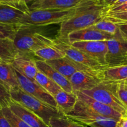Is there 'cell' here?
I'll list each match as a JSON object with an SVG mask.
<instances>
[{
  "instance_id": "20",
  "label": "cell",
  "mask_w": 127,
  "mask_h": 127,
  "mask_svg": "<svg viewBox=\"0 0 127 127\" xmlns=\"http://www.w3.org/2000/svg\"><path fill=\"white\" fill-rule=\"evenodd\" d=\"M26 11L16 7L0 4V22L21 26V22Z\"/></svg>"
},
{
  "instance_id": "31",
  "label": "cell",
  "mask_w": 127,
  "mask_h": 127,
  "mask_svg": "<svg viewBox=\"0 0 127 127\" xmlns=\"http://www.w3.org/2000/svg\"><path fill=\"white\" fill-rule=\"evenodd\" d=\"M0 4L16 7L26 12L30 11L29 7L27 6L24 0H0Z\"/></svg>"
},
{
  "instance_id": "6",
  "label": "cell",
  "mask_w": 127,
  "mask_h": 127,
  "mask_svg": "<svg viewBox=\"0 0 127 127\" xmlns=\"http://www.w3.org/2000/svg\"><path fill=\"white\" fill-rule=\"evenodd\" d=\"M117 86V82L103 81L95 88L81 92L95 100L111 107L124 116L127 115V109L119 99Z\"/></svg>"
},
{
  "instance_id": "22",
  "label": "cell",
  "mask_w": 127,
  "mask_h": 127,
  "mask_svg": "<svg viewBox=\"0 0 127 127\" xmlns=\"http://www.w3.org/2000/svg\"><path fill=\"white\" fill-rule=\"evenodd\" d=\"M100 74L103 81L120 83L127 79V64L106 67L100 72Z\"/></svg>"
},
{
  "instance_id": "4",
  "label": "cell",
  "mask_w": 127,
  "mask_h": 127,
  "mask_svg": "<svg viewBox=\"0 0 127 127\" xmlns=\"http://www.w3.org/2000/svg\"><path fill=\"white\" fill-rule=\"evenodd\" d=\"M10 94L14 102L38 115L48 125L52 117L64 116L58 109L25 93L21 88L12 91Z\"/></svg>"
},
{
  "instance_id": "38",
  "label": "cell",
  "mask_w": 127,
  "mask_h": 127,
  "mask_svg": "<svg viewBox=\"0 0 127 127\" xmlns=\"http://www.w3.org/2000/svg\"><path fill=\"white\" fill-rule=\"evenodd\" d=\"M118 0H102V2L105 6L107 7H111Z\"/></svg>"
},
{
  "instance_id": "30",
  "label": "cell",
  "mask_w": 127,
  "mask_h": 127,
  "mask_svg": "<svg viewBox=\"0 0 127 127\" xmlns=\"http://www.w3.org/2000/svg\"><path fill=\"white\" fill-rule=\"evenodd\" d=\"M13 103L10 92L0 84V110L9 107Z\"/></svg>"
},
{
  "instance_id": "3",
  "label": "cell",
  "mask_w": 127,
  "mask_h": 127,
  "mask_svg": "<svg viewBox=\"0 0 127 127\" xmlns=\"http://www.w3.org/2000/svg\"><path fill=\"white\" fill-rule=\"evenodd\" d=\"M77 8L69 10H30L22 19L21 26L44 27L51 24H62L74 16Z\"/></svg>"
},
{
  "instance_id": "37",
  "label": "cell",
  "mask_w": 127,
  "mask_h": 127,
  "mask_svg": "<svg viewBox=\"0 0 127 127\" xmlns=\"http://www.w3.org/2000/svg\"><path fill=\"white\" fill-rule=\"evenodd\" d=\"M118 127H127V115H124L119 120L118 123Z\"/></svg>"
},
{
  "instance_id": "7",
  "label": "cell",
  "mask_w": 127,
  "mask_h": 127,
  "mask_svg": "<svg viewBox=\"0 0 127 127\" xmlns=\"http://www.w3.org/2000/svg\"><path fill=\"white\" fill-rule=\"evenodd\" d=\"M106 42L107 67L127 64V40L120 29L112 38Z\"/></svg>"
},
{
  "instance_id": "11",
  "label": "cell",
  "mask_w": 127,
  "mask_h": 127,
  "mask_svg": "<svg viewBox=\"0 0 127 127\" xmlns=\"http://www.w3.org/2000/svg\"><path fill=\"white\" fill-rule=\"evenodd\" d=\"M74 48H78L106 68V55L107 45L106 40L77 42L72 43Z\"/></svg>"
},
{
  "instance_id": "10",
  "label": "cell",
  "mask_w": 127,
  "mask_h": 127,
  "mask_svg": "<svg viewBox=\"0 0 127 127\" xmlns=\"http://www.w3.org/2000/svg\"><path fill=\"white\" fill-rule=\"evenodd\" d=\"M69 81L73 93H78L95 88L103 81V79L100 77V72L81 71L73 74Z\"/></svg>"
},
{
  "instance_id": "25",
  "label": "cell",
  "mask_w": 127,
  "mask_h": 127,
  "mask_svg": "<svg viewBox=\"0 0 127 127\" xmlns=\"http://www.w3.org/2000/svg\"><path fill=\"white\" fill-rule=\"evenodd\" d=\"M35 81L53 96L62 89L55 82L39 71L36 75Z\"/></svg>"
},
{
  "instance_id": "28",
  "label": "cell",
  "mask_w": 127,
  "mask_h": 127,
  "mask_svg": "<svg viewBox=\"0 0 127 127\" xmlns=\"http://www.w3.org/2000/svg\"><path fill=\"white\" fill-rule=\"evenodd\" d=\"M2 112L11 124V127H31L21 118L12 112L9 107L2 109Z\"/></svg>"
},
{
  "instance_id": "14",
  "label": "cell",
  "mask_w": 127,
  "mask_h": 127,
  "mask_svg": "<svg viewBox=\"0 0 127 127\" xmlns=\"http://www.w3.org/2000/svg\"><path fill=\"white\" fill-rule=\"evenodd\" d=\"M54 69L58 71L62 75L69 80L73 74L81 71H97L88 67L76 63L67 57L54 60L45 62ZM100 72V71H97Z\"/></svg>"
},
{
  "instance_id": "13",
  "label": "cell",
  "mask_w": 127,
  "mask_h": 127,
  "mask_svg": "<svg viewBox=\"0 0 127 127\" xmlns=\"http://www.w3.org/2000/svg\"><path fill=\"white\" fill-rule=\"evenodd\" d=\"M74 93L76 94L78 100L84 103L91 110L99 115L105 117L115 119L117 121H119L123 117V115L120 112L112 108L111 107L95 100L93 98L86 95L82 92H78V93Z\"/></svg>"
},
{
  "instance_id": "41",
  "label": "cell",
  "mask_w": 127,
  "mask_h": 127,
  "mask_svg": "<svg viewBox=\"0 0 127 127\" xmlns=\"http://www.w3.org/2000/svg\"><path fill=\"white\" fill-rule=\"evenodd\" d=\"M120 83H123V84H125V85H127V79H125V80L123 81H122V82H120Z\"/></svg>"
},
{
  "instance_id": "5",
  "label": "cell",
  "mask_w": 127,
  "mask_h": 127,
  "mask_svg": "<svg viewBox=\"0 0 127 127\" xmlns=\"http://www.w3.org/2000/svg\"><path fill=\"white\" fill-rule=\"evenodd\" d=\"M64 116L89 127H117L119 122L96 114L79 100L71 111L64 114Z\"/></svg>"
},
{
  "instance_id": "21",
  "label": "cell",
  "mask_w": 127,
  "mask_h": 127,
  "mask_svg": "<svg viewBox=\"0 0 127 127\" xmlns=\"http://www.w3.org/2000/svg\"><path fill=\"white\" fill-rule=\"evenodd\" d=\"M58 109L63 114L71 111L78 100V96L74 93H68L62 89L54 95Z\"/></svg>"
},
{
  "instance_id": "24",
  "label": "cell",
  "mask_w": 127,
  "mask_h": 127,
  "mask_svg": "<svg viewBox=\"0 0 127 127\" xmlns=\"http://www.w3.org/2000/svg\"><path fill=\"white\" fill-rule=\"evenodd\" d=\"M38 60L44 62L60 59L65 57L64 53L55 46H49L36 51L33 53Z\"/></svg>"
},
{
  "instance_id": "15",
  "label": "cell",
  "mask_w": 127,
  "mask_h": 127,
  "mask_svg": "<svg viewBox=\"0 0 127 127\" xmlns=\"http://www.w3.org/2000/svg\"><path fill=\"white\" fill-rule=\"evenodd\" d=\"M35 58L28 55L18 53L12 63V66L17 72L26 78L35 81L38 70Z\"/></svg>"
},
{
  "instance_id": "1",
  "label": "cell",
  "mask_w": 127,
  "mask_h": 127,
  "mask_svg": "<svg viewBox=\"0 0 127 127\" xmlns=\"http://www.w3.org/2000/svg\"><path fill=\"white\" fill-rule=\"evenodd\" d=\"M107 7L102 0H91L77 8L74 16L61 24L58 37L68 42V35L74 31L88 28L105 17Z\"/></svg>"
},
{
  "instance_id": "26",
  "label": "cell",
  "mask_w": 127,
  "mask_h": 127,
  "mask_svg": "<svg viewBox=\"0 0 127 127\" xmlns=\"http://www.w3.org/2000/svg\"><path fill=\"white\" fill-rule=\"evenodd\" d=\"M92 28L100 31L101 32L109 33L112 35H114L119 31V26L115 22L110 21L106 17L97 23L91 26Z\"/></svg>"
},
{
  "instance_id": "43",
  "label": "cell",
  "mask_w": 127,
  "mask_h": 127,
  "mask_svg": "<svg viewBox=\"0 0 127 127\" xmlns=\"http://www.w3.org/2000/svg\"></svg>"
},
{
  "instance_id": "29",
  "label": "cell",
  "mask_w": 127,
  "mask_h": 127,
  "mask_svg": "<svg viewBox=\"0 0 127 127\" xmlns=\"http://www.w3.org/2000/svg\"><path fill=\"white\" fill-rule=\"evenodd\" d=\"M21 26L0 22V38H8L14 41L16 33Z\"/></svg>"
},
{
  "instance_id": "23",
  "label": "cell",
  "mask_w": 127,
  "mask_h": 127,
  "mask_svg": "<svg viewBox=\"0 0 127 127\" xmlns=\"http://www.w3.org/2000/svg\"><path fill=\"white\" fill-rule=\"evenodd\" d=\"M18 54L14 41L8 38H0V63L12 64Z\"/></svg>"
},
{
  "instance_id": "32",
  "label": "cell",
  "mask_w": 127,
  "mask_h": 127,
  "mask_svg": "<svg viewBox=\"0 0 127 127\" xmlns=\"http://www.w3.org/2000/svg\"><path fill=\"white\" fill-rule=\"evenodd\" d=\"M117 93L120 101L127 109V88L122 83H118Z\"/></svg>"
},
{
  "instance_id": "33",
  "label": "cell",
  "mask_w": 127,
  "mask_h": 127,
  "mask_svg": "<svg viewBox=\"0 0 127 127\" xmlns=\"http://www.w3.org/2000/svg\"><path fill=\"white\" fill-rule=\"evenodd\" d=\"M125 12H127V1L118 6L107 7L106 16Z\"/></svg>"
},
{
  "instance_id": "35",
  "label": "cell",
  "mask_w": 127,
  "mask_h": 127,
  "mask_svg": "<svg viewBox=\"0 0 127 127\" xmlns=\"http://www.w3.org/2000/svg\"><path fill=\"white\" fill-rule=\"evenodd\" d=\"M0 127H11V124L2 113V110H0Z\"/></svg>"
},
{
  "instance_id": "42",
  "label": "cell",
  "mask_w": 127,
  "mask_h": 127,
  "mask_svg": "<svg viewBox=\"0 0 127 127\" xmlns=\"http://www.w3.org/2000/svg\"><path fill=\"white\" fill-rule=\"evenodd\" d=\"M125 86H127V85H125Z\"/></svg>"
},
{
  "instance_id": "8",
  "label": "cell",
  "mask_w": 127,
  "mask_h": 127,
  "mask_svg": "<svg viewBox=\"0 0 127 127\" xmlns=\"http://www.w3.org/2000/svg\"><path fill=\"white\" fill-rule=\"evenodd\" d=\"M53 45L62 50L66 57H68L76 63L83 64L97 71H101L104 68H105V67L102 66L99 62L78 48H74L70 43L63 40L62 38H60L59 37L54 38Z\"/></svg>"
},
{
  "instance_id": "34",
  "label": "cell",
  "mask_w": 127,
  "mask_h": 127,
  "mask_svg": "<svg viewBox=\"0 0 127 127\" xmlns=\"http://www.w3.org/2000/svg\"><path fill=\"white\" fill-rule=\"evenodd\" d=\"M105 17L114 22H127V12L108 15Z\"/></svg>"
},
{
  "instance_id": "39",
  "label": "cell",
  "mask_w": 127,
  "mask_h": 127,
  "mask_svg": "<svg viewBox=\"0 0 127 127\" xmlns=\"http://www.w3.org/2000/svg\"><path fill=\"white\" fill-rule=\"evenodd\" d=\"M127 0H118L116 2H115V4H114V5H113V6H118V5H120V4H122V3H124V2H127ZM111 6V7H112Z\"/></svg>"
},
{
  "instance_id": "12",
  "label": "cell",
  "mask_w": 127,
  "mask_h": 127,
  "mask_svg": "<svg viewBox=\"0 0 127 127\" xmlns=\"http://www.w3.org/2000/svg\"><path fill=\"white\" fill-rule=\"evenodd\" d=\"M91 0H36L29 6L30 10L75 9Z\"/></svg>"
},
{
  "instance_id": "2",
  "label": "cell",
  "mask_w": 127,
  "mask_h": 127,
  "mask_svg": "<svg viewBox=\"0 0 127 127\" xmlns=\"http://www.w3.org/2000/svg\"><path fill=\"white\" fill-rule=\"evenodd\" d=\"M41 27H20L14 40L18 53L32 56L37 59L33 55L34 52L45 47L53 45L54 39L45 34Z\"/></svg>"
},
{
  "instance_id": "9",
  "label": "cell",
  "mask_w": 127,
  "mask_h": 127,
  "mask_svg": "<svg viewBox=\"0 0 127 127\" xmlns=\"http://www.w3.org/2000/svg\"><path fill=\"white\" fill-rule=\"evenodd\" d=\"M16 72L19 83L20 88L23 91L39 99L41 101L48 104L50 106L58 109L57 102H56L54 97L53 95H51L49 93L45 90L35 81H33L26 78L16 70Z\"/></svg>"
},
{
  "instance_id": "40",
  "label": "cell",
  "mask_w": 127,
  "mask_h": 127,
  "mask_svg": "<svg viewBox=\"0 0 127 127\" xmlns=\"http://www.w3.org/2000/svg\"><path fill=\"white\" fill-rule=\"evenodd\" d=\"M24 1H25V2H26V4H27L28 2H33V1H36V0H24Z\"/></svg>"
},
{
  "instance_id": "27",
  "label": "cell",
  "mask_w": 127,
  "mask_h": 127,
  "mask_svg": "<svg viewBox=\"0 0 127 127\" xmlns=\"http://www.w3.org/2000/svg\"><path fill=\"white\" fill-rule=\"evenodd\" d=\"M50 127H89L84 124L73 121L64 116L54 117L49 122Z\"/></svg>"
},
{
  "instance_id": "17",
  "label": "cell",
  "mask_w": 127,
  "mask_h": 127,
  "mask_svg": "<svg viewBox=\"0 0 127 127\" xmlns=\"http://www.w3.org/2000/svg\"><path fill=\"white\" fill-rule=\"evenodd\" d=\"M36 65L39 71L42 72L48 78L52 79L58 85H59L63 90L68 93H73L71 84L69 81L48 63L44 61L36 60Z\"/></svg>"
},
{
  "instance_id": "36",
  "label": "cell",
  "mask_w": 127,
  "mask_h": 127,
  "mask_svg": "<svg viewBox=\"0 0 127 127\" xmlns=\"http://www.w3.org/2000/svg\"><path fill=\"white\" fill-rule=\"evenodd\" d=\"M115 23L118 24L120 31L127 40V22H115Z\"/></svg>"
},
{
  "instance_id": "18",
  "label": "cell",
  "mask_w": 127,
  "mask_h": 127,
  "mask_svg": "<svg viewBox=\"0 0 127 127\" xmlns=\"http://www.w3.org/2000/svg\"><path fill=\"white\" fill-rule=\"evenodd\" d=\"M9 108L31 127H50L38 115L15 102Z\"/></svg>"
},
{
  "instance_id": "19",
  "label": "cell",
  "mask_w": 127,
  "mask_h": 127,
  "mask_svg": "<svg viewBox=\"0 0 127 127\" xmlns=\"http://www.w3.org/2000/svg\"><path fill=\"white\" fill-rule=\"evenodd\" d=\"M0 84L9 92L20 89L16 70L11 64L0 63Z\"/></svg>"
},
{
  "instance_id": "16",
  "label": "cell",
  "mask_w": 127,
  "mask_h": 127,
  "mask_svg": "<svg viewBox=\"0 0 127 127\" xmlns=\"http://www.w3.org/2000/svg\"><path fill=\"white\" fill-rule=\"evenodd\" d=\"M114 35L101 32L100 31L89 27L88 28L74 31L69 33L67 38L68 42L70 44L77 42L88 41H104L110 39Z\"/></svg>"
}]
</instances>
